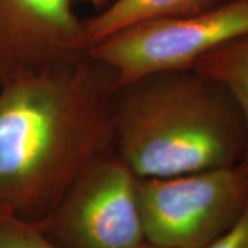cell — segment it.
<instances>
[{"label":"cell","mask_w":248,"mask_h":248,"mask_svg":"<svg viewBox=\"0 0 248 248\" xmlns=\"http://www.w3.org/2000/svg\"><path fill=\"white\" fill-rule=\"evenodd\" d=\"M248 33V0L137 24L90 47V55L115 73L117 84L160 72L193 68L218 47Z\"/></svg>","instance_id":"obj_4"},{"label":"cell","mask_w":248,"mask_h":248,"mask_svg":"<svg viewBox=\"0 0 248 248\" xmlns=\"http://www.w3.org/2000/svg\"><path fill=\"white\" fill-rule=\"evenodd\" d=\"M110 0H0V89L83 60L90 53L78 4Z\"/></svg>","instance_id":"obj_6"},{"label":"cell","mask_w":248,"mask_h":248,"mask_svg":"<svg viewBox=\"0 0 248 248\" xmlns=\"http://www.w3.org/2000/svg\"><path fill=\"white\" fill-rule=\"evenodd\" d=\"M134 248H169V247H163V246H159V244H155V243H151L148 240L142 241L141 244H138L137 247Z\"/></svg>","instance_id":"obj_11"},{"label":"cell","mask_w":248,"mask_h":248,"mask_svg":"<svg viewBox=\"0 0 248 248\" xmlns=\"http://www.w3.org/2000/svg\"><path fill=\"white\" fill-rule=\"evenodd\" d=\"M145 240L169 248H205L248 205V164L166 178H138Z\"/></svg>","instance_id":"obj_3"},{"label":"cell","mask_w":248,"mask_h":248,"mask_svg":"<svg viewBox=\"0 0 248 248\" xmlns=\"http://www.w3.org/2000/svg\"><path fill=\"white\" fill-rule=\"evenodd\" d=\"M117 89L90 53L0 89V204L47 218L81 170L115 149Z\"/></svg>","instance_id":"obj_1"},{"label":"cell","mask_w":248,"mask_h":248,"mask_svg":"<svg viewBox=\"0 0 248 248\" xmlns=\"http://www.w3.org/2000/svg\"><path fill=\"white\" fill-rule=\"evenodd\" d=\"M205 248H248V205L239 221Z\"/></svg>","instance_id":"obj_10"},{"label":"cell","mask_w":248,"mask_h":248,"mask_svg":"<svg viewBox=\"0 0 248 248\" xmlns=\"http://www.w3.org/2000/svg\"><path fill=\"white\" fill-rule=\"evenodd\" d=\"M115 151L138 178H166L239 164L246 120L232 94L195 68L119 86Z\"/></svg>","instance_id":"obj_2"},{"label":"cell","mask_w":248,"mask_h":248,"mask_svg":"<svg viewBox=\"0 0 248 248\" xmlns=\"http://www.w3.org/2000/svg\"><path fill=\"white\" fill-rule=\"evenodd\" d=\"M226 0H110L93 17L84 18L90 47L137 24L203 13Z\"/></svg>","instance_id":"obj_7"},{"label":"cell","mask_w":248,"mask_h":248,"mask_svg":"<svg viewBox=\"0 0 248 248\" xmlns=\"http://www.w3.org/2000/svg\"><path fill=\"white\" fill-rule=\"evenodd\" d=\"M0 248H57L36 225L0 204Z\"/></svg>","instance_id":"obj_9"},{"label":"cell","mask_w":248,"mask_h":248,"mask_svg":"<svg viewBox=\"0 0 248 248\" xmlns=\"http://www.w3.org/2000/svg\"><path fill=\"white\" fill-rule=\"evenodd\" d=\"M193 68L219 81L231 93L248 131V33L204 55ZM243 161L248 164V152Z\"/></svg>","instance_id":"obj_8"},{"label":"cell","mask_w":248,"mask_h":248,"mask_svg":"<svg viewBox=\"0 0 248 248\" xmlns=\"http://www.w3.org/2000/svg\"><path fill=\"white\" fill-rule=\"evenodd\" d=\"M57 248H134L145 241L138 177L116 151L81 170L50 215L36 223Z\"/></svg>","instance_id":"obj_5"}]
</instances>
